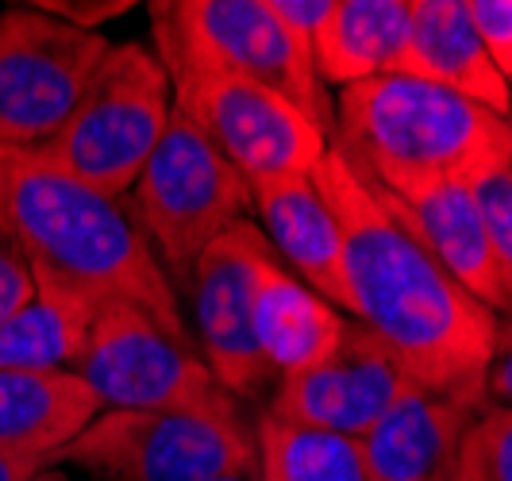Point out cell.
Segmentation results:
<instances>
[{
  "label": "cell",
  "mask_w": 512,
  "mask_h": 481,
  "mask_svg": "<svg viewBox=\"0 0 512 481\" xmlns=\"http://www.w3.org/2000/svg\"><path fill=\"white\" fill-rule=\"evenodd\" d=\"M312 181L343 228L351 316L382 339L420 389L486 401L501 316L439 266L401 204L339 147H328Z\"/></svg>",
  "instance_id": "1"
},
{
  "label": "cell",
  "mask_w": 512,
  "mask_h": 481,
  "mask_svg": "<svg viewBox=\"0 0 512 481\" xmlns=\"http://www.w3.org/2000/svg\"><path fill=\"white\" fill-rule=\"evenodd\" d=\"M0 216L31 258V270L51 274L93 304H135L193 351L178 289L120 197L70 178L39 151L0 147Z\"/></svg>",
  "instance_id": "2"
},
{
  "label": "cell",
  "mask_w": 512,
  "mask_h": 481,
  "mask_svg": "<svg viewBox=\"0 0 512 481\" xmlns=\"http://www.w3.org/2000/svg\"><path fill=\"white\" fill-rule=\"evenodd\" d=\"M332 147L385 193L478 181L512 162V124L459 93L409 74L339 89Z\"/></svg>",
  "instance_id": "3"
},
{
  "label": "cell",
  "mask_w": 512,
  "mask_h": 481,
  "mask_svg": "<svg viewBox=\"0 0 512 481\" xmlns=\"http://www.w3.org/2000/svg\"><path fill=\"white\" fill-rule=\"evenodd\" d=\"M174 116L170 74L143 43H112L70 120L35 151L70 178L124 197Z\"/></svg>",
  "instance_id": "4"
},
{
  "label": "cell",
  "mask_w": 512,
  "mask_h": 481,
  "mask_svg": "<svg viewBox=\"0 0 512 481\" xmlns=\"http://www.w3.org/2000/svg\"><path fill=\"white\" fill-rule=\"evenodd\" d=\"M147 12L158 62L255 81L297 104L332 139L335 104L328 101V85L316 77L312 54L274 16L270 0H154Z\"/></svg>",
  "instance_id": "5"
},
{
  "label": "cell",
  "mask_w": 512,
  "mask_h": 481,
  "mask_svg": "<svg viewBox=\"0 0 512 481\" xmlns=\"http://www.w3.org/2000/svg\"><path fill=\"white\" fill-rule=\"evenodd\" d=\"M54 466H77L93 481L251 478L258 443L239 412H101Z\"/></svg>",
  "instance_id": "6"
},
{
  "label": "cell",
  "mask_w": 512,
  "mask_h": 481,
  "mask_svg": "<svg viewBox=\"0 0 512 481\" xmlns=\"http://www.w3.org/2000/svg\"><path fill=\"white\" fill-rule=\"evenodd\" d=\"M251 212V181L231 166L181 112L170 116L158 147L135 181V216L158 258L189 278L193 262Z\"/></svg>",
  "instance_id": "7"
},
{
  "label": "cell",
  "mask_w": 512,
  "mask_h": 481,
  "mask_svg": "<svg viewBox=\"0 0 512 481\" xmlns=\"http://www.w3.org/2000/svg\"><path fill=\"white\" fill-rule=\"evenodd\" d=\"M104 412H235V397L205 358L174 343L128 301H101L74 358Z\"/></svg>",
  "instance_id": "8"
},
{
  "label": "cell",
  "mask_w": 512,
  "mask_h": 481,
  "mask_svg": "<svg viewBox=\"0 0 512 481\" xmlns=\"http://www.w3.org/2000/svg\"><path fill=\"white\" fill-rule=\"evenodd\" d=\"M162 66L174 89V112L197 127L247 181L308 178L332 147V139L297 104L255 81L185 62Z\"/></svg>",
  "instance_id": "9"
},
{
  "label": "cell",
  "mask_w": 512,
  "mask_h": 481,
  "mask_svg": "<svg viewBox=\"0 0 512 481\" xmlns=\"http://www.w3.org/2000/svg\"><path fill=\"white\" fill-rule=\"evenodd\" d=\"M101 31H81L16 4L0 16V147L35 151L70 120L108 54Z\"/></svg>",
  "instance_id": "10"
},
{
  "label": "cell",
  "mask_w": 512,
  "mask_h": 481,
  "mask_svg": "<svg viewBox=\"0 0 512 481\" xmlns=\"http://www.w3.org/2000/svg\"><path fill=\"white\" fill-rule=\"evenodd\" d=\"M416 381L405 374L397 355L359 320H347L332 358L305 374L278 381L266 416L282 424H305L335 435L362 439Z\"/></svg>",
  "instance_id": "11"
},
{
  "label": "cell",
  "mask_w": 512,
  "mask_h": 481,
  "mask_svg": "<svg viewBox=\"0 0 512 481\" xmlns=\"http://www.w3.org/2000/svg\"><path fill=\"white\" fill-rule=\"evenodd\" d=\"M274 258L255 220H243L208 247L193 270V308L205 347V366L231 397H255L270 366L258 351L251 328V304L262 262Z\"/></svg>",
  "instance_id": "12"
},
{
  "label": "cell",
  "mask_w": 512,
  "mask_h": 481,
  "mask_svg": "<svg viewBox=\"0 0 512 481\" xmlns=\"http://www.w3.org/2000/svg\"><path fill=\"white\" fill-rule=\"evenodd\" d=\"M482 412L486 401L412 385L359 439L370 481H455Z\"/></svg>",
  "instance_id": "13"
},
{
  "label": "cell",
  "mask_w": 512,
  "mask_h": 481,
  "mask_svg": "<svg viewBox=\"0 0 512 481\" xmlns=\"http://www.w3.org/2000/svg\"><path fill=\"white\" fill-rule=\"evenodd\" d=\"M251 208L258 212V231L266 235L270 251L282 258L285 270L297 274L339 312H351L343 228L312 174L251 181Z\"/></svg>",
  "instance_id": "14"
},
{
  "label": "cell",
  "mask_w": 512,
  "mask_h": 481,
  "mask_svg": "<svg viewBox=\"0 0 512 481\" xmlns=\"http://www.w3.org/2000/svg\"><path fill=\"white\" fill-rule=\"evenodd\" d=\"M389 197L401 204V212L409 216V224L416 228L420 243L432 251V258L474 301H482L497 316H512V301L489 251L474 181H436V185L409 189L401 197L397 193Z\"/></svg>",
  "instance_id": "15"
},
{
  "label": "cell",
  "mask_w": 512,
  "mask_h": 481,
  "mask_svg": "<svg viewBox=\"0 0 512 481\" xmlns=\"http://www.w3.org/2000/svg\"><path fill=\"white\" fill-rule=\"evenodd\" d=\"M251 328L270 374L293 378L332 358L347 331V316L320 293H312L297 274H289L274 254L258 270Z\"/></svg>",
  "instance_id": "16"
},
{
  "label": "cell",
  "mask_w": 512,
  "mask_h": 481,
  "mask_svg": "<svg viewBox=\"0 0 512 481\" xmlns=\"http://www.w3.org/2000/svg\"><path fill=\"white\" fill-rule=\"evenodd\" d=\"M405 74L443 85V89L509 120L512 89L470 24L466 0H412L409 70Z\"/></svg>",
  "instance_id": "17"
},
{
  "label": "cell",
  "mask_w": 512,
  "mask_h": 481,
  "mask_svg": "<svg viewBox=\"0 0 512 481\" xmlns=\"http://www.w3.org/2000/svg\"><path fill=\"white\" fill-rule=\"evenodd\" d=\"M101 412V401L74 370L0 374V451L54 462Z\"/></svg>",
  "instance_id": "18"
},
{
  "label": "cell",
  "mask_w": 512,
  "mask_h": 481,
  "mask_svg": "<svg viewBox=\"0 0 512 481\" xmlns=\"http://www.w3.org/2000/svg\"><path fill=\"white\" fill-rule=\"evenodd\" d=\"M412 0H332V16L312 47L324 85H359L409 70Z\"/></svg>",
  "instance_id": "19"
},
{
  "label": "cell",
  "mask_w": 512,
  "mask_h": 481,
  "mask_svg": "<svg viewBox=\"0 0 512 481\" xmlns=\"http://www.w3.org/2000/svg\"><path fill=\"white\" fill-rule=\"evenodd\" d=\"M97 304L58 278L35 270V301L0 324V374L70 370L81 355Z\"/></svg>",
  "instance_id": "20"
},
{
  "label": "cell",
  "mask_w": 512,
  "mask_h": 481,
  "mask_svg": "<svg viewBox=\"0 0 512 481\" xmlns=\"http://www.w3.org/2000/svg\"><path fill=\"white\" fill-rule=\"evenodd\" d=\"M258 481H370L362 443L305 424H282L262 412L255 431Z\"/></svg>",
  "instance_id": "21"
},
{
  "label": "cell",
  "mask_w": 512,
  "mask_h": 481,
  "mask_svg": "<svg viewBox=\"0 0 512 481\" xmlns=\"http://www.w3.org/2000/svg\"><path fill=\"white\" fill-rule=\"evenodd\" d=\"M474 197L482 208V224L489 235V251L497 262L501 285L512 301V162L489 170L486 178L474 181Z\"/></svg>",
  "instance_id": "22"
},
{
  "label": "cell",
  "mask_w": 512,
  "mask_h": 481,
  "mask_svg": "<svg viewBox=\"0 0 512 481\" xmlns=\"http://www.w3.org/2000/svg\"><path fill=\"white\" fill-rule=\"evenodd\" d=\"M35 301V270L8 220L0 216V324Z\"/></svg>",
  "instance_id": "23"
},
{
  "label": "cell",
  "mask_w": 512,
  "mask_h": 481,
  "mask_svg": "<svg viewBox=\"0 0 512 481\" xmlns=\"http://www.w3.org/2000/svg\"><path fill=\"white\" fill-rule=\"evenodd\" d=\"M470 24L505 81H512V0H466Z\"/></svg>",
  "instance_id": "24"
},
{
  "label": "cell",
  "mask_w": 512,
  "mask_h": 481,
  "mask_svg": "<svg viewBox=\"0 0 512 481\" xmlns=\"http://www.w3.org/2000/svg\"><path fill=\"white\" fill-rule=\"evenodd\" d=\"M478 447L489 481H512V412L486 408L478 420Z\"/></svg>",
  "instance_id": "25"
},
{
  "label": "cell",
  "mask_w": 512,
  "mask_h": 481,
  "mask_svg": "<svg viewBox=\"0 0 512 481\" xmlns=\"http://www.w3.org/2000/svg\"><path fill=\"white\" fill-rule=\"evenodd\" d=\"M31 8L47 12V16L62 20V24H74V27H81V31H93V27L104 24V20H116V16L131 12L135 0H35Z\"/></svg>",
  "instance_id": "26"
},
{
  "label": "cell",
  "mask_w": 512,
  "mask_h": 481,
  "mask_svg": "<svg viewBox=\"0 0 512 481\" xmlns=\"http://www.w3.org/2000/svg\"><path fill=\"white\" fill-rule=\"evenodd\" d=\"M270 8H274V16L293 31V39H297L308 54H312L320 31H324L328 16H332V0H270Z\"/></svg>",
  "instance_id": "27"
},
{
  "label": "cell",
  "mask_w": 512,
  "mask_h": 481,
  "mask_svg": "<svg viewBox=\"0 0 512 481\" xmlns=\"http://www.w3.org/2000/svg\"><path fill=\"white\" fill-rule=\"evenodd\" d=\"M486 397L493 401L489 408H505L512 412V316H501L497 339H493V355L486 370Z\"/></svg>",
  "instance_id": "28"
},
{
  "label": "cell",
  "mask_w": 512,
  "mask_h": 481,
  "mask_svg": "<svg viewBox=\"0 0 512 481\" xmlns=\"http://www.w3.org/2000/svg\"><path fill=\"white\" fill-rule=\"evenodd\" d=\"M51 458H39V455H8L0 451V481H31L39 470H47Z\"/></svg>",
  "instance_id": "29"
},
{
  "label": "cell",
  "mask_w": 512,
  "mask_h": 481,
  "mask_svg": "<svg viewBox=\"0 0 512 481\" xmlns=\"http://www.w3.org/2000/svg\"><path fill=\"white\" fill-rule=\"evenodd\" d=\"M455 481H489L486 462H482V447H478V424H474L470 439H466V451H462V462H459V474H455Z\"/></svg>",
  "instance_id": "30"
},
{
  "label": "cell",
  "mask_w": 512,
  "mask_h": 481,
  "mask_svg": "<svg viewBox=\"0 0 512 481\" xmlns=\"http://www.w3.org/2000/svg\"><path fill=\"white\" fill-rule=\"evenodd\" d=\"M31 481H70V478H66V470H62V466H54V462H51L47 470H39Z\"/></svg>",
  "instance_id": "31"
},
{
  "label": "cell",
  "mask_w": 512,
  "mask_h": 481,
  "mask_svg": "<svg viewBox=\"0 0 512 481\" xmlns=\"http://www.w3.org/2000/svg\"><path fill=\"white\" fill-rule=\"evenodd\" d=\"M212 481H251L247 474H228V478H212Z\"/></svg>",
  "instance_id": "32"
},
{
  "label": "cell",
  "mask_w": 512,
  "mask_h": 481,
  "mask_svg": "<svg viewBox=\"0 0 512 481\" xmlns=\"http://www.w3.org/2000/svg\"><path fill=\"white\" fill-rule=\"evenodd\" d=\"M509 89H512V81H509ZM509 124H512V108H509Z\"/></svg>",
  "instance_id": "33"
}]
</instances>
